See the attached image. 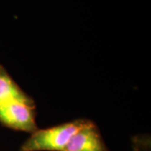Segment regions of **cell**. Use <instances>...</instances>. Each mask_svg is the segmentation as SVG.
Listing matches in <instances>:
<instances>
[{
    "label": "cell",
    "mask_w": 151,
    "mask_h": 151,
    "mask_svg": "<svg viewBox=\"0 0 151 151\" xmlns=\"http://www.w3.org/2000/svg\"><path fill=\"white\" fill-rule=\"evenodd\" d=\"M0 122L12 129L32 134L37 130L35 104L14 101L1 106Z\"/></svg>",
    "instance_id": "cell-2"
},
{
    "label": "cell",
    "mask_w": 151,
    "mask_h": 151,
    "mask_svg": "<svg viewBox=\"0 0 151 151\" xmlns=\"http://www.w3.org/2000/svg\"><path fill=\"white\" fill-rule=\"evenodd\" d=\"M63 151H109L93 122L76 134Z\"/></svg>",
    "instance_id": "cell-3"
},
{
    "label": "cell",
    "mask_w": 151,
    "mask_h": 151,
    "mask_svg": "<svg viewBox=\"0 0 151 151\" xmlns=\"http://www.w3.org/2000/svg\"><path fill=\"white\" fill-rule=\"evenodd\" d=\"M92 121L77 119L46 129H37L20 148V151H63L72 137Z\"/></svg>",
    "instance_id": "cell-1"
},
{
    "label": "cell",
    "mask_w": 151,
    "mask_h": 151,
    "mask_svg": "<svg viewBox=\"0 0 151 151\" xmlns=\"http://www.w3.org/2000/svg\"><path fill=\"white\" fill-rule=\"evenodd\" d=\"M14 101L35 104L32 98L22 91L5 69L0 65V107Z\"/></svg>",
    "instance_id": "cell-4"
}]
</instances>
